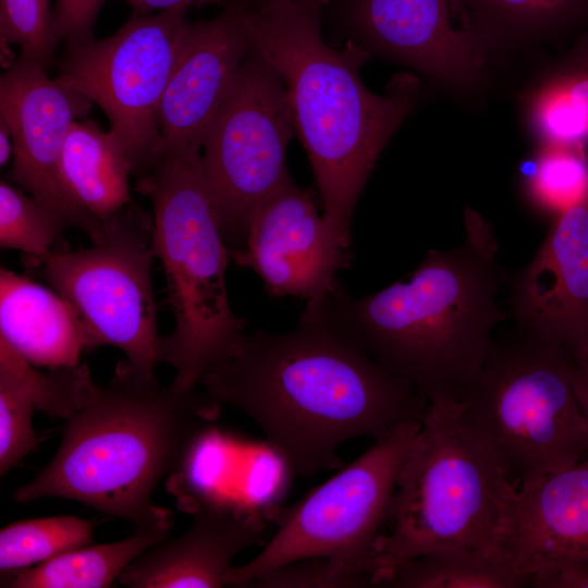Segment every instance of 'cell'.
Listing matches in <instances>:
<instances>
[{"label": "cell", "mask_w": 588, "mask_h": 588, "mask_svg": "<svg viewBox=\"0 0 588 588\" xmlns=\"http://www.w3.org/2000/svg\"><path fill=\"white\" fill-rule=\"evenodd\" d=\"M503 59L516 48L575 37L588 29V0H464Z\"/></svg>", "instance_id": "7402d4cb"}, {"label": "cell", "mask_w": 588, "mask_h": 588, "mask_svg": "<svg viewBox=\"0 0 588 588\" xmlns=\"http://www.w3.org/2000/svg\"><path fill=\"white\" fill-rule=\"evenodd\" d=\"M34 404L0 380V475L4 476L38 445L32 418Z\"/></svg>", "instance_id": "f546056e"}, {"label": "cell", "mask_w": 588, "mask_h": 588, "mask_svg": "<svg viewBox=\"0 0 588 588\" xmlns=\"http://www.w3.org/2000/svg\"><path fill=\"white\" fill-rule=\"evenodd\" d=\"M351 40L460 99L487 91L502 60L464 0H338Z\"/></svg>", "instance_id": "7c38bea8"}, {"label": "cell", "mask_w": 588, "mask_h": 588, "mask_svg": "<svg viewBox=\"0 0 588 588\" xmlns=\"http://www.w3.org/2000/svg\"><path fill=\"white\" fill-rule=\"evenodd\" d=\"M420 421L401 422L294 504L270 509L266 518L275 534L253 560L230 568L224 587H250L270 571L309 558L328 559L370 587L378 541Z\"/></svg>", "instance_id": "ba28073f"}, {"label": "cell", "mask_w": 588, "mask_h": 588, "mask_svg": "<svg viewBox=\"0 0 588 588\" xmlns=\"http://www.w3.org/2000/svg\"><path fill=\"white\" fill-rule=\"evenodd\" d=\"M574 387L577 400L588 425V357L584 362L576 364Z\"/></svg>", "instance_id": "836d02e7"}, {"label": "cell", "mask_w": 588, "mask_h": 588, "mask_svg": "<svg viewBox=\"0 0 588 588\" xmlns=\"http://www.w3.org/2000/svg\"><path fill=\"white\" fill-rule=\"evenodd\" d=\"M193 523L140 553L119 576L131 588H219L236 554L257 542L265 513L238 501L200 495Z\"/></svg>", "instance_id": "ac0fdd59"}, {"label": "cell", "mask_w": 588, "mask_h": 588, "mask_svg": "<svg viewBox=\"0 0 588 588\" xmlns=\"http://www.w3.org/2000/svg\"><path fill=\"white\" fill-rule=\"evenodd\" d=\"M0 380L20 390L36 411L65 419L87 403L97 384L86 363L42 371L1 336Z\"/></svg>", "instance_id": "484cf974"}, {"label": "cell", "mask_w": 588, "mask_h": 588, "mask_svg": "<svg viewBox=\"0 0 588 588\" xmlns=\"http://www.w3.org/2000/svg\"><path fill=\"white\" fill-rule=\"evenodd\" d=\"M220 405L203 389L160 385L121 360L110 381L96 384L87 403L66 419L53 457L13 499H68L134 529L172 528V512L152 502L154 491L184 466Z\"/></svg>", "instance_id": "277c9868"}, {"label": "cell", "mask_w": 588, "mask_h": 588, "mask_svg": "<svg viewBox=\"0 0 588 588\" xmlns=\"http://www.w3.org/2000/svg\"><path fill=\"white\" fill-rule=\"evenodd\" d=\"M94 522L57 515L11 523L0 530L1 574L16 573L89 544Z\"/></svg>", "instance_id": "4316f807"}, {"label": "cell", "mask_w": 588, "mask_h": 588, "mask_svg": "<svg viewBox=\"0 0 588 588\" xmlns=\"http://www.w3.org/2000/svg\"><path fill=\"white\" fill-rule=\"evenodd\" d=\"M525 124L541 144L588 151V29L520 94Z\"/></svg>", "instance_id": "44dd1931"}, {"label": "cell", "mask_w": 588, "mask_h": 588, "mask_svg": "<svg viewBox=\"0 0 588 588\" xmlns=\"http://www.w3.org/2000/svg\"><path fill=\"white\" fill-rule=\"evenodd\" d=\"M503 474L461 420V402L428 401L404 460L377 546L370 587L393 566L424 553H494Z\"/></svg>", "instance_id": "8992f818"}, {"label": "cell", "mask_w": 588, "mask_h": 588, "mask_svg": "<svg viewBox=\"0 0 588 588\" xmlns=\"http://www.w3.org/2000/svg\"><path fill=\"white\" fill-rule=\"evenodd\" d=\"M585 588H588V583L586 584Z\"/></svg>", "instance_id": "8d00e7d4"}, {"label": "cell", "mask_w": 588, "mask_h": 588, "mask_svg": "<svg viewBox=\"0 0 588 588\" xmlns=\"http://www.w3.org/2000/svg\"><path fill=\"white\" fill-rule=\"evenodd\" d=\"M172 528L152 527L114 542L84 546L15 573L1 587L105 588L146 549L170 537Z\"/></svg>", "instance_id": "603a6c76"}, {"label": "cell", "mask_w": 588, "mask_h": 588, "mask_svg": "<svg viewBox=\"0 0 588 588\" xmlns=\"http://www.w3.org/2000/svg\"><path fill=\"white\" fill-rule=\"evenodd\" d=\"M66 222L50 207L5 181L0 183V246L22 252L37 267L61 248Z\"/></svg>", "instance_id": "83f0119b"}, {"label": "cell", "mask_w": 588, "mask_h": 588, "mask_svg": "<svg viewBox=\"0 0 588 588\" xmlns=\"http://www.w3.org/2000/svg\"><path fill=\"white\" fill-rule=\"evenodd\" d=\"M516 330L588 357V199L552 223L531 260L511 278Z\"/></svg>", "instance_id": "2e32d148"}, {"label": "cell", "mask_w": 588, "mask_h": 588, "mask_svg": "<svg viewBox=\"0 0 588 588\" xmlns=\"http://www.w3.org/2000/svg\"><path fill=\"white\" fill-rule=\"evenodd\" d=\"M323 7L272 0L244 12L253 47L281 76L295 131L306 150L323 218L345 247L367 179L403 121L414 111L419 85L396 76L385 95L367 89L359 69L370 52L348 39L328 45Z\"/></svg>", "instance_id": "3957f363"}, {"label": "cell", "mask_w": 588, "mask_h": 588, "mask_svg": "<svg viewBox=\"0 0 588 588\" xmlns=\"http://www.w3.org/2000/svg\"><path fill=\"white\" fill-rule=\"evenodd\" d=\"M14 144L12 134L3 120L0 119V164L5 166L13 157Z\"/></svg>", "instance_id": "d590c367"}, {"label": "cell", "mask_w": 588, "mask_h": 588, "mask_svg": "<svg viewBox=\"0 0 588 588\" xmlns=\"http://www.w3.org/2000/svg\"><path fill=\"white\" fill-rule=\"evenodd\" d=\"M219 404L247 415L293 474L339 469V446L375 441L428 401L372 360L338 326L328 293L309 299L295 328L257 329L199 381Z\"/></svg>", "instance_id": "6da1fadb"}, {"label": "cell", "mask_w": 588, "mask_h": 588, "mask_svg": "<svg viewBox=\"0 0 588 588\" xmlns=\"http://www.w3.org/2000/svg\"><path fill=\"white\" fill-rule=\"evenodd\" d=\"M294 131L285 85L253 47L200 154L230 252L242 246L254 209L291 180L286 149Z\"/></svg>", "instance_id": "30bf717a"}, {"label": "cell", "mask_w": 588, "mask_h": 588, "mask_svg": "<svg viewBox=\"0 0 588 588\" xmlns=\"http://www.w3.org/2000/svg\"><path fill=\"white\" fill-rule=\"evenodd\" d=\"M135 15L151 14L155 11L185 10L208 4H222V0H126Z\"/></svg>", "instance_id": "d6a6232c"}, {"label": "cell", "mask_w": 588, "mask_h": 588, "mask_svg": "<svg viewBox=\"0 0 588 588\" xmlns=\"http://www.w3.org/2000/svg\"><path fill=\"white\" fill-rule=\"evenodd\" d=\"M108 0H56L54 24L60 41L66 47L94 39V27Z\"/></svg>", "instance_id": "1f68e13d"}, {"label": "cell", "mask_w": 588, "mask_h": 588, "mask_svg": "<svg viewBox=\"0 0 588 588\" xmlns=\"http://www.w3.org/2000/svg\"><path fill=\"white\" fill-rule=\"evenodd\" d=\"M253 48L244 12L187 23L159 107L162 148L200 152Z\"/></svg>", "instance_id": "e0dca14e"}, {"label": "cell", "mask_w": 588, "mask_h": 588, "mask_svg": "<svg viewBox=\"0 0 588 588\" xmlns=\"http://www.w3.org/2000/svg\"><path fill=\"white\" fill-rule=\"evenodd\" d=\"M494 553L536 588L588 583V457L518 489L500 502Z\"/></svg>", "instance_id": "4fadbf2b"}, {"label": "cell", "mask_w": 588, "mask_h": 588, "mask_svg": "<svg viewBox=\"0 0 588 588\" xmlns=\"http://www.w3.org/2000/svg\"><path fill=\"white\" fill-rule=\"evenodd\" d=\"M564 348L518 330L494 341L461 420L516 489L588 457V425Z\"/></svg>", "instance_id": "52a82bcc"}, {"label": "cell", "mask_w": 588, "mask_h": 588, "mask_svg": "<svg viewBox=\"0 0 588 588\" xmlns=\"http://www.w3.org/2000/svg\"><path fill=\"white\" fill-rule=\"evenodd\" d=\"M528 580L497 554L473 549L438 550L393 566L373 587L389 588H518Z\"/></svg>", "instance_id": "cb8c5ba5"}, {"label": "cell", "mask_w": 588, "mask_h": 588, "mask_svg": "<svg viewBox=\"0 0 588 588\" xmlns=\"http://www.w3.org/2000/svg\"><path fill=\"white\" fill-rule=\"evenodd\" d=\"M522 189L537 213L553 220L588 199V151L567 145H538L523 169Z\"/></svg>", "instance_id": "d4e9b609"}, {"label": "cell", "mask_w": 588, "mask_h": 588, "mask_svg": "<svg viewBox=\"0 0 588 588\" xmlns=\"http://www.w3.org/2000/svg\"><path fill=\"white\" fill-rule=\"evenodd\" d=\"M155 258L152 217L134 203L103 223L90 247L59 248L37 266L74 313L85 348H119L130 369L148 380L166 355L152 291Z\"/></svg>", "instance_id": "9c48e42d"}, {"label": "cell", "mask_w": 588, "mask_h": 588, "mask_svg": "<svg viewBox=\"0 0 588 588\" xmlns=\"http://www.w3.org/2000/svg\"><path fill=\"white\" fill-rule=\"evenodd\" d=\"M0 336L38 367H69L86 350L64 298L10 269H0Z\"/></svg>", "instance_id": "d6986e66"}, {"label": "cell", "mask_w": 588, "mask_h": 588, "mask_svg": "<svg viewBox=\"0 0 588 588\" xmlns=\"http://www.w3.org/2000/svg\"><path fill=\"white\" fill-rule=\"evenodd\" d=\"M185 10L133 16L111 36L66 47L57 77L99 106L132 174L162 149L159 107L187 25Z\"/></svg>", "instance_id": "8fae6325"}, {"label": "cell", "mask_w": 588, "mask_h": 588, "mask_svg": "<svg viewBox=\"0 0 588 588\" xmlns=\"http://www.w3.org/2000/svg\"><path fill=\"white\" fill-rule=\"evenodd\" d=\"M60 173L72 201L100 228L134 204L128 183L132 164L123 142L91 120L71 125Z\"/></svg>", "instance_id": "ffe728a7"}, {"label": "cell", "mask_w": 588, "mask_h": 588, "mask_svg": "<svg viewBox=\"0 0 588 588\" xmlns=\"http://www.w3.org/2000/svg\"><path fill=\"white\" fill-rule=\"evenodd\" d=\"M231 260L253 270L270 297L309 301L332 289L352 255L319 216L315 193L291 179L254 209L244 242L231 252Z\"/></svg>", "instance_id": "9a60e30c"}, {"label": "cell", "mask_w": 588, "mask_h": 588, "mask_svg": "<svg viewBox=\"0 0 588 588\" xmlns=\"http://www.w3.org/2000/svg\"><path fill=\"white\" fill-rule=\"evenodd\" d=\"M258 588H359L368 583L336 567L330 560L309 558L283 564L255 580Z\"/></svg>", "instance_id": "4dcf8cb0"}, {"label": "cell", "mask_w": 588, "mask_h": 588, "mask_svg": "<svg viewBox=\"0 0 588 588\" xmlns=\"http://www.w3.org/2000/svg\"><path fill=\"white\" fill-rule=\"evenodd\" d=\"M272 0H222L223 8H232L240 10L242 12H246L248 10H252L256 7H259L266 2H269ZM301 3H308V4H316L323 7H328L330 3H332L334 0H293Z\"/></svg>", "instance_id": "e575fe53"}, {"label": "cell", "mask_w": 588, "mask_h": 588, "mask_svg": "<svg viewBox=\"0 0 588 588\" xmlns=\"http://www.w3.org/2000/svg\"><path fill=\"white\" fill-rule=\"evenodd\" d=\"M137 191L152 207L156 257L164 272L174 328L164 336V362L182 391L230 356L246 335L234 314L225 270L231 252L206 183L200 152L162 148L138 174Z\"/></svg>", "instance_id": "5b68a950"}, {"label": "cell", "mask_w": 588, "mask_h": 588, "mask_svg": "<svg viewBox=\"0 0 588 588\" xmlns=\"http://www.w3.org/2000/svg\"><path fill=\"white\" fill-rule=\"evenodd\" d=\"M0 39L2 50L16 45L20 57L49 66L60 41L51 0H0Z\"/></svg>", "instance_id": "f1b7e54d"}, {"label": "cell", "mask_w": 588, "mask_h": 588, "mask_svg": "<svg viewBox=\"0 0 588 588\" xmlns=\"http://www.w3.org/2000/svg\"><path fill=\"white\" fill-rule=\"evenodd\" d=\"M94 103L41 64L19 57L0 77V119L14 144L10 181L54 210L68 224L91 241L100 226L68 195L60 173L64 143L71 125L85 118Z\"/></svg>", "instance_id": "5bb4252c"}, {"label": "cell", "mask_w": 588, "mask_h": 588, "mask_svg": "<svg viewBox=\"0 0 588 588\" xmlns=\"http://www.w3.org/2000/svg\"><path fill=\"white\" fill-rule=\"evenodd\" d=\"M464 230L457 246L428 250L407 282L356 297L336 280L328 292L340 329L427 401L465 399L509 317L493 226L467 207Z\"/></svg>", "instance_id": "7a4b0ae2"}]
</instances>
